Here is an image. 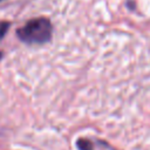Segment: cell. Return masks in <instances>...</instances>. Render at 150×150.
Instances as JSON below:
<instances>
[{
  "mask_svg": "<svg viewBox=\"0 0 150 150\" xmlns=\"http://www.w3.org/2000/svg\"><path fill=\"white\" fill-rule=\"evenodd\" d=\"M52 23L46 18H36L29 20L25 26L16 30L18 38L29 45H41L52 38Z\"/></svg>",
  "mask_w": 150,
  "mask_h": 150,
  "instance_id": "obj_1",
  "label": "cell"
},
{
  "mask_svg": "<svg viewBox=\"0 0 150 150\" xmlns=\"http://www.w3.org/2000/svg\"><path fill=\"white\" fill-rule=\"evenodd\" d=\"M77 145L81 150H91V144L87 139H80L77 142Z\"/></svg>",
  "mask_w": 150,
  "mask_h": 150,
  "instance_id": "obj_2",
  "label": "cell"
},
{
  "mask_svg": "<svg viewBox=\"0 0 150 150\" xmlns=\"http://www.w3.org/2000/svg\"><path fill=\"white\" fill-rule=\"evenodd\" d=\"M8 23L7 22H5V23H1L0 25V38H2L5 34H6V30H7V28H8Z\"/></svg>",
  "mask_w": 150,
  "mask_h": 150,
  "instance_id": "obj_3",
  "label": "cell"
},
{
  "mask_svg": "<svg viewBox=\"0 0 150 150\" xmlns=\"http://www.w3.org/2000/svg\"><path fill=\"white\" fill-rule=\"evenodd\" d=\"M1 57H2V53L0 52V59H1Z\"/></svg>",
  "mask_w": 150,
  "mask_h": 150,
  "instance_id": "obj_4",
  "label": "cell"
}]
</instances>
